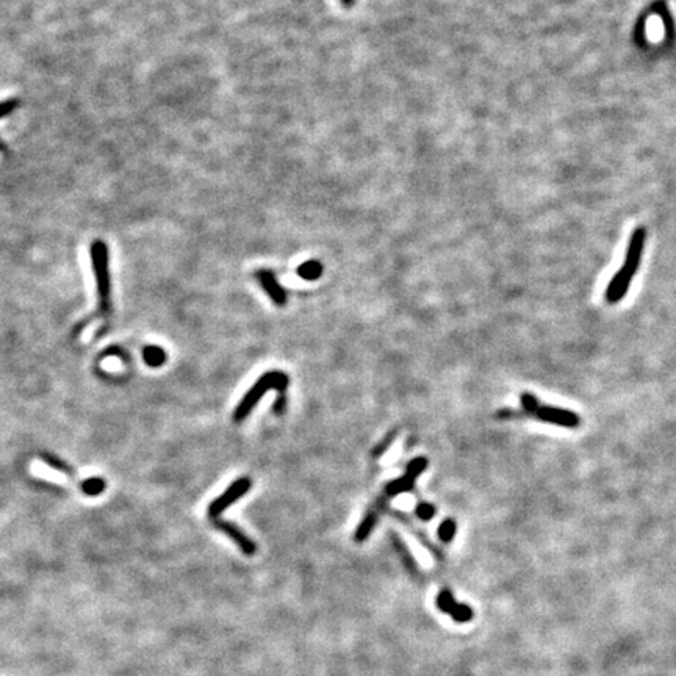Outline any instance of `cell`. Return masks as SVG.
<instances>
[{"label": "cell", "instance_id": "9c48e42d", "mask_svg": "<svg viewBox=\"0 0 676 676\" xmlns=\"http://www.w3.org/2000/svg\"><path fill=\"white\" fill-rule=\"evenodd\" d=\"M210 523L213 524L215 529H218V531H221V533H224L226 535H229L230 539L234 540L238 546H240V550L245 553L246 556H254V554H256L257 545L252 542V539H249V537L243 533V531L238 528V526H235L234 523H230V522H224V520H221V518H216Z\"/></svg>", "mask_w": 676, "mask_h": 676}, {"label": "cell", "instance_id": "30bf717a", "mask_svg": "<svg viewBox=\"0 0 676 676\" xmlns=\"http://www.w3.org/2000/svg\"><path fill=\"white\" fill-rule=\"evenodd\" d=\"M631 280H633V277L626 274L623 269H620L618 273L612 277L606 288V301L609 304H617L622 301L629 290Z\"/></svg>", "mask_w": 676, "mask_h": 676}, {"label": "cell", "instance_id": "44dd1931", "mask_svg": "<svg viewBox=\"0 0 676 676\" xmlns=\"http://www.w3.org/2000/svg\"><path fill=\"white\" fill-rule=\"evenodd\" d=\"M19 101L18 99H8V101L0 102V118H5L10 113H13L16 108H18Z\"/></svg>", "mask_w": 676, "mask_h": 676}, {"label": "cell", "instance_id": "ffe728a7", "mask_svg": "<svg viewBox=\"0 0 676 676\" xmlns=\"http://www.w3.org/2000/svg\"><path fill=\"white\" fill-rule=\"evenodd\" d=\"M287 407H288V400H287L285 393H279V396H277V400L273 404L274 415H277V417H282V415L285 413Z\"/></svg>", "mask_w": 676, "mask_h": 676}, {"label": "cell", "instance_id": "6da1fadb", "mask_svg": "<svg viewBox=\"0 0 676 676\" xmlns=\"http://www.w3.org/2000/svg\"><path fill=\"white\" fill-rule=\"evenodd\" d=\"M288 385H290V378L285 373H282V371H269V373L260 376L258 381L246 391V395L243 396V400L237 406L234 412L235 423H243L249 417V413L257 406V402L262 400L265 393L269 390L285 393Z\"/></svg>", "mask_w": 676, "mask_h": 676}, {"label": "cell", "instance_id": "7a4b0ae2", "mask_svg": "<svg viewBox=\"0 0 676 676\" xmlns=\"http://www.w3.org/2000/svg\"><path fill=\"white\" fill-rule=\"evenodd\" d=\"M91 262L93 273L96 279L97 298H99V317H108L112 313V279L108 269V246L104 241L96 240L91 245Z\"/></svg>", "mask_w": 676, "mask_h": 676}, {"label": "cell", "instance_id": "e0dca14e", "mask_svg": "<svg viewBox=\"0 0 676 676\" xmlns=\"http://www.w3.org/2000/svg\"><path fill=\"white\" fill-rule=\"evenodd\" d=\"M428 465H429V461L426 457H415L413 461H410L407 463V468H406V473L410 474V476H413L415 479L418 478V476L424 472L426 468H428Z\"/></svg>", "mask_w": 676, "mask_h": 676}, {"label": "cell", "instance_id": "5b68a950", "mask_svg": "<svg viewBox=\"0 0 676 676\" xmlns=\"http://www.w3.org/2000/svg\"><path fill=\"white\" fill-rule=\"evenodd\" d=\"M645 238L647 234L644 227H637V229L633 232V235H631L628 249H626L625 263L622 267L625 273L629 274L631 277H634L637 269L640 267L642 254H644V248H645Z\"/></svg>", "mask_w": 676, "mask_h": 676}, {"label": "cell", "instance_id": "ba28073f", "mask_svg": "<svg viewBox=\"0 0 676 676\" xmlns=\"http://www.w3.org/2000/svg\"><path fill=\"white\" fill-rule=\"evenodd\" d=\"M254 277H256L260 287L263 288L265 293H267V295L271 298V301H273L277 307L285 306L287 301H288L287 291L284 290V287L279 284V280L276 279L273 271L258 269V271H256Z\"/></svg>", "mask_w": 676, "mask_h": 676}, {"label": "cell", "instance_id": "9a60e30c", "mask_svg": "<svg viewBox=\"0 0 676 676\" xmlns=\"http://www.w3.org/2000/svg\"><path fill=\"white\" fill-rule=\"evenodd\" d=\"M456 531H457L456 522H454L452 518H448L439 526V531H437V534H439V539L442 542L450 543V542H452L454 535H456Z\"/></svg>", "mask_w": 676, "mask_h": 676}, {"label": "cell", "instance_id": "2e32d148", "mask_svg": "<svg viewBox=\"0 0 676 676\" xmlns=\"http://www.w3.org/2000/svg\"><path fill=\"white\" fill-rule=\"evenodd\" d=\"M144 359H146L147 365H152V367H160V365L165 362L166 354L162 348L152 346V348H147L146 351H144Z\"/></svg>", "mask_w": 676, "mask_h": 676}, {"label": "cell", "instance_id": "4fadbf2b", "mask_svg": "<svg viewBox=\"0 0 676 676\" xmlns=\"http://www.w3.org/2000/svg\"><path fill=\"white\" fill-rule=\"evenodd\" d=\"M323 274V265L318 260H307L298 268V276L304 280H317Z\"/></svg>", "mask_w": 676, "mask_h": 676}, {"label": "cell", "instance_id": "7402d4cb", "mask_svg": "<svg viewBox=\"0 0 676 676\" xmlns=\"http://www.w3.org/2000/svg\"><path fill=\"white\" fill-rule=\"evenodd\" d=\"M496 417L498 418H503V420H511V418H522V417H526V413L524 412H515V410L504 409V410H500V412L496 413Z\"/></svg>", "mask_w": 676, "mask_h": 676}, {"label": "cell", "instance_id": "277c9868", "mask_svg": "<svg viewBox=\"0 0 676 676\" xmlns=\"http://www.w3.org/2000/svg\"><path fill=\"white\" fill-rule=\"evenodd\" d=\"M534 417L540 421H545V423H551L567 429H576L579 428L581 424V418L578 413L572 412V410H565L551 406H540Z\"/></svg>", "mask_w": 676, "mask_h": 676}, {"label": "cell", "instance_id": "8992f818", "mask_svg": "<svg viewBox=\"0 0 676 676\" xmlns=\"http://www.w3.org/2000/svg\"><path fill=\"white\" fill-rule=\"evenodd\" d=\"M387 501L389 500H387L384 495H381L378 500H374V503L371 504L370 509L367 511V515H365L362 522H360V524L357 526V529H356V534H354V540H356L357 543L365 542L370 537V534L373 533L374 526L378 524V522H379V517L385 512Z\"/></svg>", "mask_w": 676, "mask_h": 676}, {"label": "cell", "instance_id": "ac0fdd59", "mask_svg": "<svg viewBox=\"0 0 676 676\" xmlns=\"http://www.w3.org/2000/svg\"><path fill=\"white\" fill-rule=\"evenodd\" d=\"M520 400H522V407H523V412H524L526 415H533V417H534L535 412H537V410H539V407H540L539 400H537V398L533 395V393H523V395H522V398H520Z\"/></svg>", "mask_w": 676, "mask_h": 676}, {"label": "cell", "instance_id": "603a6c76", "mask_svg": "<svg viewBox=\"0 0 676 676\" xmlns=\"http://www.w3.org/2000/svg\"><path fill=\"white\" fill-rule=\"evenodd\" d=\"M341 2H343V3H345V5H348V7H349V5H352V2H354V0H341Z\"/></svg>", "mask_w": 676, "mask_h": 676}, {"label": "cell", "instance_id": "3957f363", "mask_svg": "<svg viewBox=\"0 0 676 676\" xmlns=\"http://www.w3.org/2000/svg\"><path fill=\"white\" fill-rule=\"evenodd\" d=\"M252 481L249 478H240L235 482H232L229 489H227L223 495L215 498V500L208 504V520L213 522V520L219 518V515L223 514L227 507H230L235 501L240 500L246 495V493L251 490Z\"/></svg>", "mask_w": 676, "mask_h": 676}, {"label": "cell", "instance_id": "d6986e66", "mask_svg": "<svg viewBox=\"0 0 676 676\" xmlns=\"http://www.w3.org/2000/svg\"><path fill=\"white\" fill-rule=\"evenodd\" d=\"M415 515L420 520H423V522H429V520L434 518V515H435V507L432 506L431 503H418L417 504V507H415Z\"/></svg>", "mask_w": 676, "mask_h": 676}, {"label": "cell", "instance_id": "52a82bcc", "mask_svg": "<svg viewBox=\"0 0 676 676\" xmlns=\"http://www.w3.org/2000/svg\"><path fill=\"white\" fill-rule=\"evenodd\" d=\"M435 605L442 612L450 615L454 622H457V623H467L473 618L472 609H470L468 606H465V605H459V603H456L452 594L448 589H443L440 594L437 595Z\"/></svg>", "mask_w": 676, "mask_h": 676}, {"label": "cell", "instance_id": "5bb4252c", "mask_svg": "<svg viewBox=\"0 0 676 676\" xmlns=\"http://www.w3.org/2000/svg\"><path fill=\"white\" fill-rule=\"evenodd\" d=\"M396 435H398V429H393L391 432H389V434H387V435L384 437V439H382V440L378 443V445H376V446L373 448V451H371V457H373V459H378V457H381V456H384V454H385L387 451H389V448L391 446V443L395 442Z\"/></svg>", "mask_w": 676, "mask_h": 676}, {"label": "cell", "instance_id": "7c38bea8", "mask_svg": "<svg viewBox=\"0 0 676 676\" xmlns=\"http://www.w3.org/2000/svg\"><path fill=\"white\" fill-rule=\"evenodd\" d=\"M391 543H393V546H395V550L398 551V554H400L401 561L404 565H406V568L409 570V572L415 576H420L417 561H415V557L412 556V554H410L409 548L406 546V543H404L396 534H391Z\"/></svg>", "mask_w": 676, "mask_h": 676}, {"label": "cell", "instance_id": "8fae6325", "mask_svg": "<svg viewBox=\"0 0 676 676\" xmlns=\"http://www.w3.org/2000/svg\"><path fill=\"white\" fill-rule=\"evenodd\" d=\"M415 479L413 476H410V474H404L401 476V478H398L395 481H390L389 484L385 485V489H384V495L387 500H390V498H395L398 495H401V493H407V492H412L413 490V487H415Z\"/></svg>", "mask_w": 676, "mask_h": 676}]
</instances>
